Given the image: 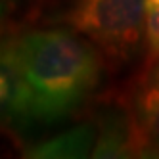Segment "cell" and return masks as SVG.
Wrapping results in <instances>:
<instances>
[{
	"instance_id": "obj_1",
	"label": "cell",
	"mask_w": 159,
	"mask_h": 159,
	"mask_svg": "<svg viewBox=\"0 0 159 159\" xmlns=\"http://www.w3.org/2000/svg\"><path fill=\"white\" fill-rule=\"evenodd\" d=\"M33 123H54L92 92L100 77L94 48L69 31H31L12 39Z\"/></svg>"
},
{
	"instance_id": "obj_2",
	"label": "cell",
	"mask_w": 159,
	"mask_h": 159,
	"mask_svg": "<svg viewBox=\"0 0 159 159\" xmlns=\"http://www.w3.org/2000/svg\"><path fill=\"white\" fill-rule=\"evenodd\" d=\"M69 21L113 60H127L146 33V0H77Z\"/></svg>"
},
{
	"instance_id": "obj_3",
	"label": "cell",
	"mask_w": 159,
	"mask_h": 159,
	"mask_svg": "<svg viewBox=\"0 0 159 159\" xmlns=\"http://www.w3.org/2000/svg\"><path fill=\"white\" fill-rule=\"evenodd\" d=\"M33 123L27 86L12 40L0 42V127H25Z\"/></svg>"
},
{
	"instance_id": "obj_4",
	"label": "cell",
	"mask_w": 159,
	"mask_h": 159,
	"mask_svg": "<svg viewBox=\"0 0 159 159\" xmlns=\"http://www.w3.org/2000/svg\"><path fill=\"white\" fill-rule=\"evenodd\" d=\"M134 127L138 152L159 155V56L144 77L134 104Z\"/></svg>"
},
{
	"instance_id": "obj_5",
	"label": "cell",
	"mask_w": 159,
	"mask_h": 159,
	"mask_svg": "<svg viewBox=\"0 0 159 159\" xmlns=\"http://www.w3.org/2000/svg\"><path fill=\"white\" fill-rule=\"evenodd\" d=\"M98 138V130L92 125L71 129L48 142H40L31 146L27 155L29 157H86L92 155Z\"/></svg>"
},
{
	"instance_id": "obj_6",
	"label": "cell",
	"mask_w": 159,
	"mask_h": 159,
	"mask_svg": "<svg viewBox=\"0 0 159 159\" xmlns=\"http://www.w3.org/2000/svg\"><path fill=\"white\" fill-rule=\"evenodd\" d=\"M146 39L153 60L159 56V0H146Z\"/></svg>"
},
{
	"instance_id": "obj_7",
	"label": "cell",
	"mask_w": 159,
	"mask_h": 159,
	"mask_svg": "<svg viewBox=\"0 0 159 159\" xmlns=\"http://www.w3.org/2000/svg\"><path fill=\"white\" fill-rule=\"evenodd\" d=\"M6 8H8V0H0V21L6 16Z\"/></svg>"
}]
</instances>
